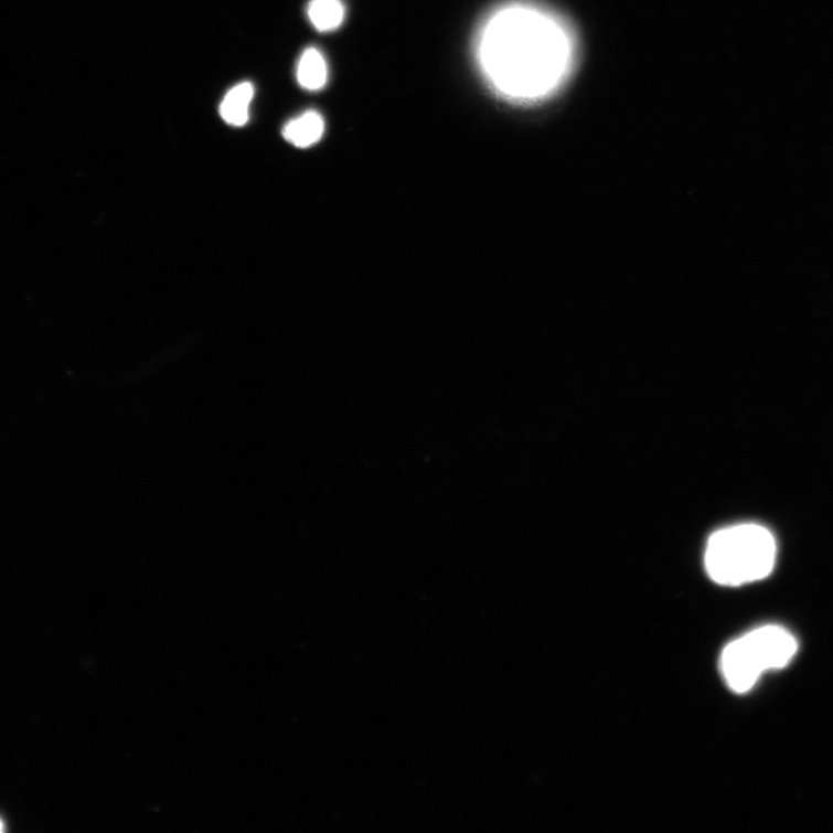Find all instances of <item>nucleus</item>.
I'll use <instances>...</instances> for the list:
<instances>
[{
    "label": "nucleus",
    "instance_id": "1",
    "mask_svg": "<svg viewBox=\"0 0 833 833\" xmlns=\"http://www.w3.org/2000/svg\"><path fill=\"white\" fill-rule=\"evenodd\" d=\"M480 57L492 85L515 100L554 92L568 74L574 44L562 23L530 7L505 9L484 32Z\"/></svg>",
    "mask_w": 833,
    "mask_h": 833
},
{
    "label": "nucleus",
    "instance_id": "2",
    "mask_svg": "<svg viewBox=\"0 0 833 833\" xmlns=\"http://www.w3.org/2000/svg\"><path fill=\"white\" fill-rule=\"evenodd\" d=\"M777 546L765 527L733 526L714 533L706 547L705 566L713 581L741 586L765 579L772 573Z\"/></svg>",
    "mask_w": 833,
    "mask_h": 833
},
{
    "label": "nucleus",
    "instance_id": "4",
    "mask_svg": "<svg viewBox=\"0 0 833 833\" xmlns=\"http://www.w3.org/2000/svg\"><path fill=\"white\" fill-rule=\"evenodd\" d=\"M324 134L323 117L314 110L295 118L282 129V136L292 146L306 149L317 145Z\"/></svg>",
    "mask_w": 833,
    "mask_h": 833
},
{
    "label": "nucleus",
    "instance_id": "8",
    "mask_svg": "<svg viewBox=\"0 0 833 833\" xmlns=\"http://www.w3.org/2000/svg\"><path fill=\"white\" fill-rule=\"evenodd\" d=\"M4 831V823L2 820H0V832Z\"/></svg>",
    "mask_w": 833,
    "mask_h": 833
},
{
    "label": "nucleus",
    "instance_id": "7",
    "mask_svg": "<svg viewBox=\"0 0 833 833\" xmlns=\"http://www.w3.org/2000/svg\"><path fill=\"white\" fill-rule=\"evenodd\" d=\"M307 14L312 25L322 33L338 30L345 18V8L341 0H312Z\"/></svg>",
    "mask_w": 833,
    "mask_h": 833
},
{
    "label": "nucleus",
    "instance_id": "3",
    "mask_svg": "<svg viewBox=\"0 0 833 833\" xmlns=\"http://www.w3.org/2000/svg\"><path fill=\"white\" fill-rule=\"evenodd\" d=\"M798 652V641L778 626L758 628L731 641L724 650L720 669L727 685L746 694L761 675L787 666Z\"/></svg>",
    "mask_w": 833,
    "mask_h": 833
},
{
    "label": "nucleus",
    "instance_id": "6",
    "mask_svg": "<svg viewBox=\"0 0 833 833\" xmlns=\"http://www.w3.org/2000/svg\"><path fill=\"white\" fill-rule=\"evenodd\" d=\"M297 78L299 85L307 90H320L328 82V66L323 55L317 47H309L300 57Z\"/></svg>",
    "mask_w": 833,
    "mask_h": 833
},
{
    "label": "nucleus",
    "instance_id": "5",
    "mask_svg": "<svg viewBox=\"0 0 833 833\" xmlns=\"http://www.w3.org/2000/svg\"><path fill=\"white\" fill-rule=\"evenodd\" d=\"M252 83L234 86L223 99L220 113L223 120L233 127H244L249 120V107L254 98Z\"/></svg>",
    "mask_w": 833,
    "mask_h": 833
}]
</instances>
